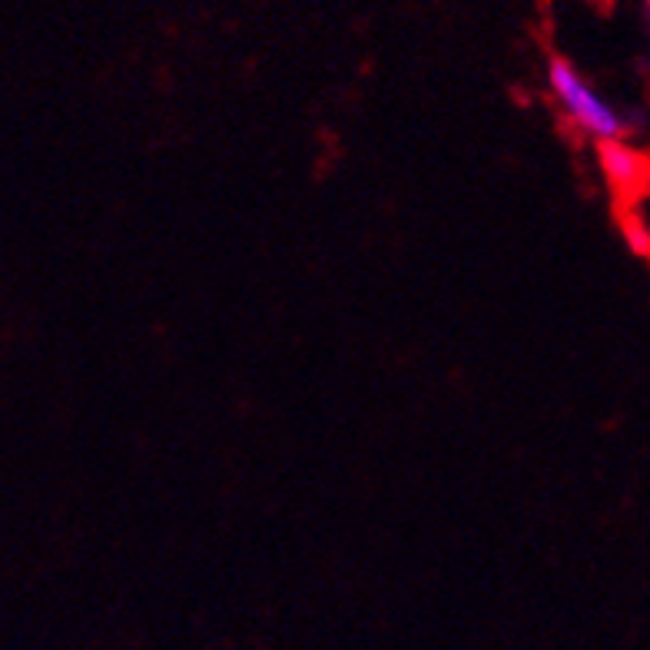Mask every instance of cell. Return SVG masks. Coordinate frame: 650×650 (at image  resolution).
Returning <instances> with one entry per match:
<instances>
[{
    "label": "cell",
    "mask_w": 650,
    "mask_h": 650,
    "mask_svg": "<svg viewBox=\"0 0 650 650\" xmlns=\"http://www.w3.org/2000/svg\"><path fill=\"white\" fill-rule=\"evenodd\" d=\"M548 90L558 100L561 114L591 140L607 143V140H624L630 130L640 127V114H624L611 100H604L568 57H552L548 60Z\"/></svg>",
    "instance_id": "6da1fadb"
},
{
    "label": "cell",
    "mask_w": 650,
    "mask_h": 650,
    "mask_svg": "<svg viewBox=\"0 0 650 650\" xmlns=\"http://www.w3.org/2000/svg\"><path fill=\"white\" fill-rule=\"evenodd\" d=\"M620 233L637 256H650V227L640 220V216H627V220L620 223Z\"/></svg>",
    "instance_id": "3957f363"
},
{
    "label": "cell",
    "mask_w": 650,
    "mask_h": 650,
    "mask_svg": "<svg viewBox=\"0 0 650 650\" xmlns=\"http://www.w3.org/2000/svg\"><path fill=\"white\" fill-rule=\"evenodd\" d=\"M601 170L617 189H634L647 176V160L634 147H627L620 140H607V143H601Z\"/></svg>",
    "instance_id": "7a4b0ae2"
}]
</instances>
